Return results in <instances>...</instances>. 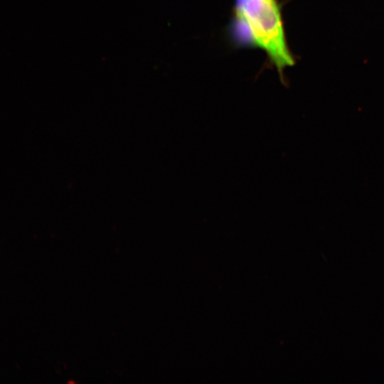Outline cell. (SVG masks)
<instances>
[{
	"mask_svg": "<svg viewBox=\"0 0 384 384\" xmlns=\"http://www.w3.org/2000/svg\"><path fill=\"white\" fill-rule=\"evenodd\" d=\"M235 20L246 42L262 50L280 74L294 64L277 0H236Z\"/></svg>",
	"mask_w": 384,
	"mask_h": 384,
	"instance_id": "obj_1",
	"label": "cell"
}]
</instances>
